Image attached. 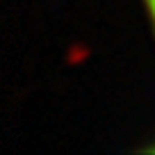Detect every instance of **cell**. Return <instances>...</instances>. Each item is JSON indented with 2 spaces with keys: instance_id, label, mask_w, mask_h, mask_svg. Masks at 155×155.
Returning a JSON list of instances; mask_svg holds the SVG:
<instances>
[{
  "instance_id": "1",
  "label": "cell",
  "mask_w": 155,
  "mask_h": 155,
  "mask_svg": "<svg viewBox=\"0 0 155 155\" xmlns=\"http://www.w3.org/2000/svg\"><path fill=\"white\" fill-rule=\"evenodd\" d=\"M146 7V14L150 18V25H153V32H155V0H141Z\"/></svg>"
},
{
  "instance_id": "2",
  "label": "cell",
  "mask_w": 155,
  "mask_h": 155,
  "mask_svg": "<svg viewBox=\"0 0 155 155\" xmlns=\"http://www.w3.org/2000/svg\"><path fill=\"white\" fill-rule=\"evenodd\" d=\"M146 150H148V153H155V144H150V146H146Z\"/></svg>"
}]
</instances>
